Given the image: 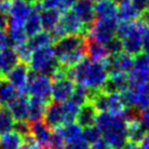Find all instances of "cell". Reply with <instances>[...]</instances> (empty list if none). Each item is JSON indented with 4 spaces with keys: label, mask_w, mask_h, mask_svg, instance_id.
I'll use <instances>...</instances> for the list:
<instances>
[{
    "label": "cell",
    "mask_w": 149,
    "mask_h": 149,
    "mask_svg": "<svg viewBox=\"0 0 149 149\" xmlns=\"http://www.w3.org/2000/svg\"><path fill=\"white\" fill-rule=\"evenodd\" d=\"M67 76L74 82L82 84L91 91L102 90L109 76L107 59L93 61L84 57L72 67L67 68Z\"/></svg>",
    "instance_id": "6da1fadb"
},
{
    "label": "cell",
    "mask_w": 149,
    "mask_h": 149,
    "mask_svg": "<svg viewBox=\"0 0 149 149\" xmlns=\"http://www.w3.org/2000/svg\"><path fill=\"white\" fill-rule=\"evenodd\" d=\"M94 125L100 130L103 139L113 149H122L127 143L126 122L121 116L109 112H99Z\"/></svg>",
    "instance_id": "7a4b0ae2"
},
{
    "label": "cell",
    "mask_w": 149,
    "mask_h": 149,
    "mask_svg": "<svg viewBox=\"0 0 149 149\" xmlns=\"http://www.w3.org/2000/svg\"><path fill=\"white\" fill-rule=\"evenodd\" d=\"M149 25L144 21L135 20L132 22L118 21L116 28V37L122 41L123 51L130 55H137L143 52V37Z\"/></svg>",
    "instance_id": "3957f363"
},
{
    "label": "cell",
    "mask_w": 149,
    "mask_h": 149,
    "mask_svg": "<svg viewBox=\"0 0 149 149\" xmlns=\"http://www.w3.org/2000/svg\"><path fill=\"white\" fill-rule=\"evenodd\" d=\"M58 65L59 63L56 57L55 49L52 45L32 51L29 61V66L32 71L45 74L48 76L53 74V71L57 68Z\"/></svg>",
    "instance_id": "277c9868"
},
{
    "label": "cell",
    "mask_w": 149,
    "mask_h": 149,
    "mask_svg": "<svg viewBox=\"0 0 149 149\" xmlns=\"http://www.w3.org/2000/svg\"><path fill=\"white\" fill-rule=\"evenodd\" d=\"M88 28L84 25L72 10L67 9L63 11L61 18L55 29L51 32L54 41L68 35V34H86Z\"/></svg>",
    "instance_id": "5b68a950"
},
{
    "label": "cell",
    "mask_w": 149,
    "mask_h": 149,
    "mask_svg": "<svg viewBox=\"0 0 149 149\" xmlns=\"http://www.w3.org/2000/svg\"><path fill=\"white\" fill-rule=\"evenodd\" d=\"M117 19H97L87 30L89 38L107 44L113 37L116 36Z\"/></svg>",
    "instance_id": "8992f818"
},
{
    "label": "cell",
    "mask_w": 149,
    "mask_h": 149,
    "mask_svg": "<svg viewBox=\"0 0 149 149\" xmlns=\"http://www.w3.org/2000/svg\"><path fill=\"white\" fill-rule=\"evenodd\" d=\"M123 93L126 104L135 110H144L149 107V82L130 84Z\"/></svg>",
    "instance_id": "52a82bcc"
},
{
    "label": "cell",
    "mask_w": 149,
    "mask_h": 149,
    "mask_svg": "<svg viewBox=\"0 0 149 149\" xmlns=\"http://www.w3.org/2000/svg\"><path fill=\"white\" fill-rule=\"evenodd\" d=\"M51 89L52 79L48 74L35 72L32 70L29 71L28 82H26V94L49 101Z\"/></svg>",
    "instance_id": "ba28073f"
},
{
    "label": "cell",
    "mask_w": 149,
    "mask_h": 149,
    "mask_svg": "<svg viewBox=\"0 0 149 149\" xmlns=\"http://www.w3.org/2000/svg\"><path fill=\"white\" fill-rule=\"evenodd\" d=\"M86 46V37L82 34H68L56 41L54 46L57 59L59 61Z\"/></svg>",
    "instance_id": "9c48e42d"
},
{
    "label": "cell",
    "mask_w": 149,
    "mask_h": 149,
    "mask_svg": "<svg viewBox=\"0 0 149 149\" xmlns=\"http://www.w3.org/2000/svg\"><path fill=\"white\" fill-rule=\"evenodd\" d=\"M74 81L69 77H63L59 79L52 80L51 98L54 102L63 103L70 99L74 89Z\"/></svg>",
    "instance_id": "30bf717a"
},
{
    "label": "cell",
    "mask_w": 149,
    "mask_h": 149,
    "mask_svg": "<svg viewBox=\"0 0 149 149\" xmlns=\"http://www.w3.org/2000/svg\"><path fill=\"white\" fill-rule=\"evenodd\" d=\"M3 77L9 81L10 84H13L19 91V93H25L26 94L29 67L25 63L19 61L18 64L13 66Z\"/></svg>",
    "instance_id": "8fae6325"
},
{
    "label": "cell",
    "mask_w": 149,
    "mask_h": 149,
    "mask_svg": "<svg viewBox=\"0 0 149 149\" xmlns=\"http://www.w3.org/2000/svg\"><path fill=\"white\" fill-rule=\"evenodd\" d=\"M128 86H130L128 72L118 71V70H110L107 79L102 88V91L107 93L124 92Z\"/></svg>",
    "instance_id": "7c38bea8"
},
{
    "label": "cell",
    "mask_w": 149,
    "mask_h": 149,
    "mask_svg": "<svg viewBox=\"0 0 149 149\" xmlns=\"http://www.w3.org/2000/svg\"><path fill=\"white\" fill-rule=\"evenodd\" d=\"M44 122L51 130L65 125V114L61 103L48 102L44 113Z\"/></svg>",
    "instance_id": "4fadbf2b"
},
{
    "label": "cell",
    "mask_w": 149,
    "mask_h": 149,
    "mask_svg": "<svg viewBox=\"0 0 149 149\" xmlns=\"http://www.w3.org/2000/svg\"><path fill=\"white\" fill-rule=\"evenodd\" d=\"M71 8L74 14L79 18L80 21L87 28H89L95 20L94 5H93L92 0H77Z\"/></svg>",
    "instance_id": "5bb4252c"
},
{
    "label": "cell",
    "mask_w": 149,
    "mask_h": 149,
    "mask_svg": "<svg viewBox=\"0 0 149 149\" xmlns=\"http://www.w3.org/2000/svg\"><path fill=\"white\" fill-rule=\"evenodd\" d=\"M107 65L109 71L118 70V71L130 72V70L134 66V56L123 51L116 55L109 56L107 59Z\"/></svg>",
    "instance_id": "9a60e30c"
},
{
    "label": "cell",
    "mask_w": 149,
    "mask_h": 149,
    "mask_svg": "<svg viewBox=\"0 0 149 149\" xmlns=\"http://www.w3.org/2000/svg\"><path fill=\"white\" fill-rule=\"evenodd\" d=\"M14 121H26L29 117V97L25 93H19V95L8 105Z\"/></svg>",
    "instance_id": "2e32d148"
},
{
    "label": "cell",
    "mask_w": 149,
    "mask_h": 149,
    "mask_svg": "<svg viewBox=\"0 0 149 149\" xmlns=\"http://www.w3.org/2000/svg\"><path fill=\"white\" fill-rule=\"evenodd\" d=\"M30 133L40 146L49 148L52 130L45 124V122L40 120V121L30 123Z\"/></svg>",
    "instance_id": "e0dca14e"
},
{
    "label": "cell",
    "mask_w": 149,
    "mask_h": 149,
    "mask_svg": "<svg viewBox=\"0 0 149 149\" xmlns=\"http://www.w3.org/2000/svg\"><path fill=\"white\" fill-rule=\"evenodd\" d=\"M32 12V6L24 0H14L9 11L10 18L8 21H12L19 24H24L29 14Z\"/></svg>",
    "instance_id": "ac0fdd59"
},
{
    "label": "cell",
    "mask_w": 149,
    "mask_h": 149,
    "mask_svg": "<svg viewBox=\"0 0 149 149\" xmlns=\"http://www.w3.org/2000/svg\"><path fill=\"white\" fill-rule=\"evenodd\" d=\"M86 55L88 56L90 61H103L110 56L105 44L94 41L92 38L86 40Z\"/></svg>",
    "instance_id": "d6986e66"
},
{
    "label": "cell",
    "mask_w": 149,
    "mask_h": 149,
    "mask_svg": "<svg viewBox=\"0 0 149 149\" xmlns=\"http://www.w3.org/2000/svg\"><path fill=\"white\" fill-rule=\"evenodd\" d=\"M94 5V13L98 19H117L116 0H97Z\"/></svg>",
    "instance_id": "ffe728a7"
},
{
    "label": "cell",
    "mask_w": 149,
    "mask_h": 149,
    "mask_svg": "<svg viewBox=\"0 0 149 149\" xmlns=\"http://www.w3.org/2000/svg\"><path fill=\"white\" fill-rule=\"evenodd\" d=\"M140 12L135 8L132 0H118L117 2V21L132 22L138 19Z\"/></svg>",
    "instance_id": "44dd1931"
},
{
    "label": "cell",
    "mask_w": 149,
    "mask_h": 149,
    "mask_svg": "<svg viewBox=\"0 0 149 149\" xmlns=\"http://www.w3.org/2000/svg\"><path fill=\"white\" fill-rule=\"evenodd\" d=\"M128 105L126 104L125 99L122 92H110L107 93V112L113 115L122 116V114L126 111Z\"/></svg>",
    "instance_id": "7402d4cb"
},
{
    "label": "cell",
    "mask_w": 149,
    "mask_h": 149,
    "mask_svg": "<svg viewBox=\"0 0 149 149\" xmlns=\"http://www.w3.org/2000/svg\"><path fill=\"white\" fill-rule=\"evenodd\" d=\"M48 102L49 101H46V100L41 98H37V97H31V99H29L28 120L30 123L42 120Z\"/></svg>",
    "instance_id": "603a6c76"
},
{
    "label": "cell",
    "mask_w": 149,
    "mask_h": 149,
    "mask_svg": "<svg viewBox=\"0 0 149 149\" xmlns=\"http://www.w3.org/2000/svg\"><path fill=\"white\" fill-rule=\"evenodd\" d=\"M97 114H98V111L94 109V107L90 102H87L80 107L79 112H78L77 117H76V122L82 128L87 127V126L93 125L95 122Z\"/></svg>",
    "instance_id": "cb8c5ba5"
},
{
    "label": "cell",
    "mask_w": 149,
    "mask_h": 149,
    "mask_svg": "<svg viewBox=\"0 0 149 149\" xmlns=\"http://www.w3.org/2000/svg\"><path fill=\"white\" fill-rule=\"evenodd\" d=\"M61 12L59 10L55 9H47L42 10L40 12V18H41V25H42L43 31L51 33L55 26L57 25L59 18H61Z\"/></svg>",
    "instance_id": "d4e9b609"
},
{
    "label": "cell",
    "mask_w": 149,
    "mask_h": 149,
    "mask_svg": "<svg viewBox=\"0 0 149 149\" xmlns=\"http://www.w3.org/2000/svg\"><path fill=\"white\" fill-rule=\"evenodd\" d=\"M126 132H127V141L137 145L139 144V141L143 139V137L146 134V130L140 124L138 117L126 122Z\"/></svg>",
    "instance_id": "484cf974"
},
{
    "label": "cell",
    "mask_w": 149,
    "mask_h": 149,
    "mask_svg": "<svg viewBox=\"0 0 149 149\" xmlns=\"http://www.w3.org/2000/svg\"><path fill=\"white\" fill-rule=\"evenodd\" d=\"M18 95L19 91L13 84H10L6 78H1L0 80V103L3 107H8Z\"/></svg>",
    "instance_id": "4316f807"
},
{
    "label": "cell",
    "mask_w": 149,
    "mask_h": 149,
    "mask_svg": "<svg viewBox=\"0 0 149 149\" xmlns=\"http://www.w3.org/2000/svg\"><path fill=\"white\" fill-rule=\"evenodd\" d=\"M55 42L54 38L52 36V34L46 31H40L35 35H33L26 41V45L31 51L41 48V47L51 46L53 43Z\"/></svg>",
    "instance_id": "83f0119b"
},
{
    "label": "cell",
    "mask_w": 149,
    "mask_h": 149,
    "mask_svg": "<svg viewBox=\"0 0 149 149\" xmlns=\"http://www.w3.org/2000/svg\"><path fill=\"white\" fill-rule=\"evenodd\" d=\"M23 29L28 37L33 36L40 31H42L41 18H40V12L38 11H35V10L32 9V12L29 14L26 20L24 21Z\"/></svg>",
    "instance_id": "f1b7e54d"
},
{
    "label": "cell",
    "mask_w": 149,
    "mask_h": 149,
    "mask_svg": "<svg viewBox=\"0 0 149 149\" xmlns=\"http://www.w3.org/2000/svg\"><path fill=\"white\" fill-rule=\"evenodd\" d=\"M22 143V136L15 130H9L0 136V149H18Z\"/></svg>",
    "instance_id": "f546056e"
},
{
    "label": "cell",
    "mask_w": 149,
    "mask_h": 149,
    "mask_svg": "<svg viewBox=\"0 0 149 149\" xmlns=\"http://www.w3.org/2000/svg\"><path fill=\"white\" fill-rule=\"evenodd\" d=\"M1 54H2V70H1V74H2V76H5L20 61H19L18 55L15 54L13 48L7 47L6 49L1 51Z\"/></svg>",
    "instance_id": "4dcf8cb0"
},
{
    "label": "cell",
    "mask_w": 149,
    "mask_h": 149,
    "mask_svg": "<svg viewBox=\"0 0 149 149\" xmlns=\"http://www.w3.org/2000/svg\"><path fill=\"white\" fill-rule=\"evenodd\" d=\"M93 91L89 90L87 87H84L82 84H77V86H74V92L71 94L70 99L74 101L78 105H84V103H87L90 101V98H91V94H92Z\"/></svg>",
    "instance_id": "1f68e13d"
},
{
    "label": "cell",
    "mask_w": 149,
    "mask_h": 149,
    "mask_svg": "<svg viewBox=\"0 0 149 149\" xmlns=\"http://www.w3.org/2000/svg\"><path fill=\"white\" fill-rule=\"evenodd\" d=\"M61 132H63L66 143L70 141V140L77 139V138L82 136V127L74 122L67 123V124L61 126Z\"/></svg>",
    "instance_id": "d6a6232c"
},
{
    "label": "cell",
    "mask_w": 149,
    "mask_h": 149,
    "mask_svg": "<svg viewBox=\"0 0 149 149\" xmlns=\"http://www.w3.org/2000/svg\"><path fill=\"white\" fill-rule=\"evenodd\" d=\"M61 105H63V110H64V114H65V124L76 121V117H77V114L79 112L80 105H78L71 99H68L67 101L63 102Z\"/></svg>",
    "instance_id": "836d02e7"
},
{
    "label": "cell",
    "mask_w": 149,
    "mask_h": 149,
    "mask_svg": "<svg viewBox=\"0 0 149 149\" xmlns=\"http://www.w3.org/2000/svg\"><path fill=\"white\" fill-rule=\"evenodd\" d=\"M14 120L7 107H0V135L12 130Z\"/></svg>",
    "instance_id": "e575fe53"
},
{
    "label": "cell",
    "mask_w": 149,
    "mask_h": 149,
    "mask_svg": "<svg viewBox=\"0 0 149 149\" xmlns=\"http://www.w3.org/2000/svg\"><path fill=\"white\" fill-rule=\"evenodd\" d=\"M82 137H84V139L86 140V143L89 146H91L94 143H97L99 139L102 138L101 132L94 124L82 128Z\"/></svg>",
    "instance_id": "d590c367"
},
{
    "label": "cell",
    "mask_w": 149,
    "mask_h": 149,
    "mask_svg": "<svg viewBox=\"0 0 149 149\" xmlns=\"http://www.w3.org/2000/svg\"><path fill=\"white\" fill-rule=\"evenodd\" d=\"M66 140L64 138L61 126L52 130V136L49 140V149H65Z\"/></svg>",
    "instance_id": "8d00e7d4"
},
{
    "label": "cell",
    "mask_w": 149,
    "mask_h": 149,
    "mask_svg": "<svg viewBox=\"0 0 149 149\" xmlns=\"http://www.w3.org/2000/svg\"><path fill=\"white\" fill-rule=\"evenodd\" d=\"M13 49H14V52H15V54L18 55L19 61L28 64L29 61H30V57H31V54H32V51L29 48V46L26 45V43L14 46Z\"/></svg>",
    "instance_id": "74e56055"
},
{
    "label": "cell",
    "mask_w": 149,
    "mask_h": 149,
    "mask_svg": "<svg viewBox=\"0 0 149 149\" xmlns=\"http://www.w3.org/2000/svg\"><path fill=\"white\" fill-rule=\"evenodd\" d=\"M105 46L107 48V52H109V54L110 56H113V55H116L118 53H121L123 52V45H122V41L118 38V37H113L111 41H109V42L105 44Z\"/></svg>",
    "instance_id": "f35d334b"
},
{
    "label": "cell",
    "mask_w": 149,
    "mask_h": 149,
    "mask_svg": "<svg viewBox=\"0 0 149 149\" xmlns=\"http://www.w3.org/2000/svg\"><path fill=\"white\" fill-rule=\"evenodd\" d=\"M38 2L41 5V9L42 10L55 9V10H59L61 12L67 10L64 8V6H63L61 0H40Z\"/></svg>",
    "instance_id": "ab89813d"
},
{
    "label": "cell",
    "mask_w": 149,
    "mask_h": 149,
    "mask_svg": "<svg viewBox=\"0 0 149 149\" xmlns=\"http://www.w3.org/2000/svg\"><path fill=\"white\" fill-rule=\"evenodd\" d=\"M40 145L37 144V141L34 139L31 134H28L22 137V143L20 145L18 149H37Z\"/></svg>",
    "instance_id": "60d3db41"
},
{
    "label": "cell",
    "mask_w": 149,
    "mask_h": 149,
    "mask_svg": "<svg viewBox=\"0 0 149 149\" xmlns=\"http://www.w3.org/2000/svg\"><path fill=\"white\" fill-rule=\"evenodd\" d=\"M65 149H89V145L86 143L84 137L81 136L77 139L67 141L65 145Z\"/></svg>",
    "instance_id": "b9f144b4"
},
{
    "label": "cell",
    "mask_w": 149,
    "mask_h": 149,
    "mask_svg": "<svg viewBox=\"0 0 149 149\" xmlns=\"http://www.w3.org/2000/svg\"><path fill=\"white\" fill-rule=\"evenodd\" d=\"M12 130H15L22 137L28 134H31L30 133V123H26V121H17V123L13 124Z\"/></svg>",
    "instance_id": "7bdbcfd3"
},
{
    "label": "cell",
    "mask_w": 149,
    "mask_h": 149,
    "mask_svg": "<svg viewBox=\"0 0 149 149\" xmlns=\"http://www.w3.org/2000/svg\"><path fill=\"white\" fill-rule=\"evenodd\" d=\"M137 117L139 120L140 124L143 125L146 133H149V107L140 110L139 113L137 114Z\"/></svg>",
    "instance_id": "ee69618b"
},
{
    "label": "cell",
    "mask_w": 149,
    "mask_h": 149,
    "mask_svg": "<svg viewBox=\"0 0 149 149\" xmlns=\"http://www.w3.org/2000/svg\"><path fill=\"white\" fill-rule=\"evenodd\" d=\"M132 2L134 3L136 9L140 12V14L147 10L149 5V0H132Z\"/></svg>",
    "instance_id": "f6af8a7d"
},
{
    "label": "cell",
    "mask_w": 149,
    "mask_h": 149,
    "mask_svg": "<svg viewBox=\"0 0 149 149\" xmlns=\"http://www.w3.org/2000/svg\"><path fill=\"white\" fill-rule=\"evenodd\" d=\"M10 45V40L6 31H0V52L6 49Z\"/></svg>",
    "instance_id": "bcb514c9"
},
{
    "label": "cell",
    "mask_w": 149,
    "mask_h": 149,
    "mask_svg": "<svg viewBox=\"0 0 149 149\" xmlns=\"http://www.w3.org/2000/svg\"><path fill=\"white\" fill-rule=\"evenodd\" d=\"M91 149H113V148H112L111 146L107 144L103 138H101V139H99L97 143H94L93 145H91Z\"/></svg>",
    "instance_id": "7dc6e473"
},
{
    "label": "cell",
    "mask_w": 149,
    "mask_h": 149,
    "mask_svg": "<svg viewBox=\"0 0 149 149\" xmlns=\"http://www.w3.org/2000/svg\"><path fill=\"white\" fill-rule=\"evenodd\" d=\"M11 5H12L11 0H0V12L3 14L9 13Z\"/></svg>",
    "instance_id": "c3c4849f"
},
{
    "label": "cell",
    "mask_w": 149,
    "mask_h": 149,
    "mask_svg": "<svg viewBox=\"0 0 149 149\" xmlns=\"http://www.w3.org/2000/svg\"><path fill=\"white\" fill-rule=\"evenodd\" d=\"M143 52L146 54H149V26L144 33V37H143Z\"/></svg>",
    "instance_id": "681fc988"
},
{
    "label": "cell",
    "mask_w": 149,
    "mask_h": 149,
    "mask_svg": "<svg viewBox=\"0 0 149 149\" xmlns=\"http://www.w3.org/2000/svg\"><path fill=\"white\" fill-rule=\"evenodd\" d=\"M138 147L139 149H149V133L145 134L143 139L140 140L138 144Z\"/></svg>",
    "instance_id": "f907efd6"
},
{
    "label": "cell",
    "mask_w": 149,
    "mask_h": 149,
    "mask_svg": "<svg viewBox=\"0 0 149 149\" xmlns=\"http://www.w3.org/2000/svg\"><path fill=\"white\" fill-rule=\"evenodd\" d=\"M8 26V18L7 15L0 12V31H5Z\"/></svg>",
    "instance_id": "816d5d0a"
},
{
    "label": "cell",
    "mask_w": 149,
    "mask_h": 149,
    "mask_svg": "<svg viewBox=\"0 0 149 149\" xmlns=\"http://www.w3.org/2000/svg\"><path fill=\"white\" fill-rule=\"evenodd\" d=\"M61 3H63V6H64V8H65V9H68L70 7H72V5H74L77 0H61Z\"/></svg>",
    "instance_id": "f5cc1de1"
},
{
    "label": "cell",
    "mask_w": 149,
    "mask_h": 149,
    "mask_svg": "<svg viewBox=\"0 0 149 149\" xmlns=\"http://www.w3.org/2000/svg\"><path fill=\"white\" fill-rule=\"evenodd\" d=\"M24 1H26L28 3H30L31 6H33L34 3H36V2L38 1V0H24Z\"/></svg>",
    "instance_id": "db71d44e"
},
{
    "label": "cell",
    "mask_w": 149,
    "mask_h": 149,
    "mask_svg": "<svg viewBox=\"0 0 149 149\" xmlns=\"http://www.w3.org/2000/svg\"><path fill=\"white\" fill-rule=\"evenodd\" d=\"M1 70H2V54L0 52V74H1Z\"/></svg>",
    "instance_id": "11a10c76"
},
{
    "label": "cell",
    "mask_w": 149,
    "mask_h": 149,
    "mask_svg": "<svg viewBox=\"0 0 149 149\" xmlns=\"http://www.w3.org/2000/svg\"><path fill=\"white\" fill-rule=\"evenodd\" d=\"M147 11H149V5H148V8H147Z\"/></svg>",
    "instance_id": "9f6ffc18"
},
{
    "label": "cell",
    "mask_w": 149,
    "mask_h": 149,
    "mask_svg": "<svg viewBox=\"0 0 149 149\" xmlns=\"http://www.w3.org/2000/svg\"><path fill=\"white\" fill-rule=\"evenodd\" d=\"M1 78H2V77H1V76H0V80H1Z\"/></svg>",
    "instance_id": "6f0895ef"
},
{
    "label": "cell",
    "mask_w": 149,
    "mask_h": 149,
    "mask_svg": "<svg viewBox=\"0 0 149 149\" xmlns=\"http://www.w3.org/2000/svg\"><path fill=\"white\" fill-rule=\"evenodd\" d=\"M11 1H14V0H11Z\"/></svg>",
    "instance_id": "680465c9"
},
{
    "label": "cell",
    "mask_w": 149,
    "mask_h": 149,
    "mask_svg": "<svg viewBox=\"0 0 149 149\" xmlns=\"http://www.w3.org/2000/svg\"><path fill=\"white\" fill-rule=\"evenodd\" d=\"M0 105H1V103H0Z\"/></svg>",
    "instance_id": "91938a15"
},
{
    "label": "cell",
    "mask_w": 149,
    "mask_h": 149,
    "mask_svg": "<svg viewBox=\"0 0 149 149\" xmlns=\"http://www.w3.org/2000/svg\"><path fill=\"white\" fill-rule=\"evenodd\" d=\"M92 1H93V0H92Z\"/></svg>",
    "instance_id": "94428289"
}]
</instances>
